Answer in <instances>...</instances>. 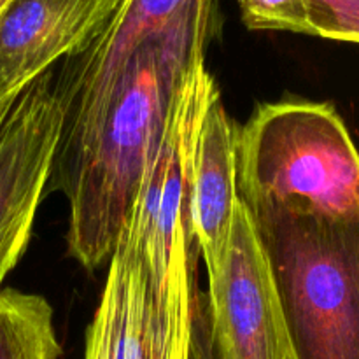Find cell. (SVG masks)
I'll use <instances>...</instances> for the list:
<instances>
[{"mask_svg": "<svg viewBox=\"0 0 359 359\" xmlns=\"http://www.w3.org/2000/svg\"><path fill=\"white\" fill-rule=\"evenodd\" d=\"M216 13L146 39L116 76L86 135L51 179L69 200V255L95 270L112 258L189 70L205 62Z\"/></svg>", "mask_w": 359, "mask_h": 359, "instance_id": "obj_1", "label": "cell"}, {"mask_svg": "<svg viewBox=\"0 0 359 359\" xmlns=\"http://www.w3.org/2000/svg\"><path fill=\"white\" fill-rule=\"evenodd\" d=\"M245 210L272 270L290 358L359 359V219Z\"/></svg>", "mask_w": 359, "mask_h": 359, "instance_id": "obj_2", "label": "cell"}, {"mask_svg": "<svg viewBox=\"0 0 359 359\" xmlns=\"http://www.w3.org/2000/svg\"><path fill=\"white\" fill-rule=\"evenodd\" d=\"M238 196L245 207L359 219V153L332 104L280 100L237 130Z\"/></svg>", "mask_w": 359, "mask_h": 359, "instance_id": "obj_3", "label": "cell"}, {"mask_svg": "<svg viewBox=\"0 0 359 359\" xmlns=\"http://www.w3.org/2000/svg\"><path fill=\"white\" fill-rule=\"evenodd\" d=\"M55 70L32 81L0 123V290L30 241L63 132Z\"/></svg>", "mask_w": 359, "mask_h": 359, "instance_id": "obj_4", "label": "cell"}, {"mask_svg": "<svg viewBox=\"0 0 359 359\" xmlns=\"http://www.w3.org/2000/svg\"><path fill=\"white\" fill-rule=\"evenodd\" d=\"M205 312L216 359H291L272 270L242 202Z\"/></svg>", "mask_w": 359, "mask_h": 359, "instance_id": "obj_5", "label": "cell"}, {"mask_svg": "<svg viewBox=\"0 0 359 359\" xmlns=\"http://www.w3.org/2000/svg\"><path fill=\"white\" fill-rule=\"evenodd\" d=\"M119 0H11L0 16V109L102 30Z\"/></svg>", "mask_w": 359, "mask_h": 359, "instance_id": "obj_6", "label": "cell"}, {"mask_svg": "<svg viewBox=\"0 0 359 359\" xmlns=\"http://www.w3.org/2000/svg\"><path fill=\"white\" fill-rule=\"evenodd\" d=\"M237 130L224 109L219 90H214L198 119L188 172L189 231L209 279L223 265L241 205Z\"/></svg>", "mask_w": 359, "mask_h": 359, "instance_id": "obj_7", "label": "cell"}, {"mask_svg": "<svg viewBox=\"0 0 359 359\" xmlns=\"http://www.w3.org/2000/svg\"><path fill=\"white\" fill-rule=\"evenodd\" d=\"M84 359H179L161 340L142 258L125 231L86 330Z\"/></svg>", "mask_w": 359, "mask_h": 359, "instance_id": "obj_8", "label": "cell"}, {"mask_svg": "<svg viewBox=\"0 0 359 359\" xmlns=\"http://www.w3.org/2000/svg\"><path fill=\"white\" fill-rule=\"evenodd\" d=\"M55 314L41 294L0 290V359H60Z\"/></svg>", "mask_w": 359, "mask_h": 359, "instance_id": "obj_9", "label": "cell"}, {"mask_svg": "<svg viewBox=\"0 0 359 359\" xmlns=\"http://www.w3.org/2000/svg\"><path fill=\"white\" fill-rule=\"evenodd\" d=\"M238 7L249 30L314 35L304 0H238Z\"/></svg>", "mask_w": 359, "mask_h": 359, "instance_id": "obj_10", "label": "cell"}, {"mask_svg": "<svg viewBox=\"0 0 359 359\" xmlns=\"http://www.w3.org/2000/svg\"><path fill=\"white\" fill-rule=\"evenodd\" d=\"M314 37L359 44V0H304Z\"/></svg>", "mask_w": 359, "mask_h": 359, "instance_id": "obj_11", "label": "cell"}, {"mask_svg": "<svg viewBox=\"0 0 359 359\" xmlns=\"http://www.w3.org/2000/svg\"><path fill=\"white\" fill-rule=\"evenodd\" d=\"M189 359H216L214 358L212 344L209 337V326H207V312H205V294H200L198 307L195 312V321H193L191 332V353Z\"/></svg>", "mask_w": 359, "mask_h": 359, "instance_id": "obj_12", "label": "cell"}, {"mask_svg": "<svg viewBox=\"0 0 359 359\" xmlns=\"http://www.w3.org/2000/svg\"><path fill=\"white\" fill-rule=\"evenodd\" d=\"M9 4H11V0H0V16H2L4 11L7 9V6H9Z\"/></svg>", "mask_w": 359, "mask_h": 359, "instance_id": "obj_13", "label": "cell"}, {"mask_svg": "<svg viewBox=\"0 0 359 359\" xmlns=\"http://www.w3.org/2000/svg\"><path fill=\"white\" fill-rule=\"evenodd\" d=\"M9 107H11V105H7V107H2V109H0V123H2L4 116L7 114V111H9Z\"/></svg>", "mask_w": 359, "mask_h": 359, "instance_id": "obj_14", "label": "cell"}]
</instances>
